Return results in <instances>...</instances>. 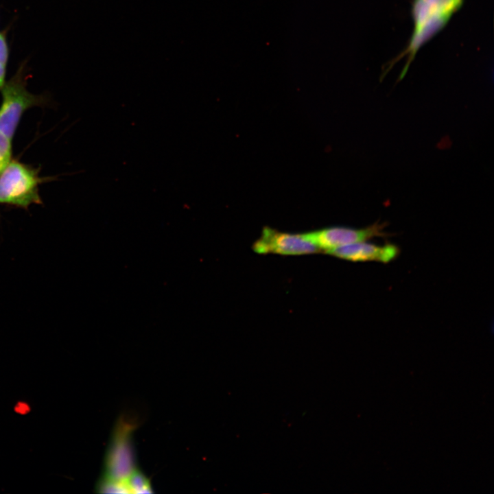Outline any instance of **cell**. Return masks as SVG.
<instances>
[{
	"label": "cell",
	"mask_w": 494,
	"mask_h": 494,
	"mask_svg": "<svg viewBox=\"0 0 494 494\" xmlns=\"http://www.w3.org/2000/svg\"><path fill=\"white\" fill-rule=\"evenodd\" d=\"M464 0H414L412 16L414 29L410 41L403 56L407 57L399 80L405 75L410 64L419 49L438 33L451 15L462 5Z\"/></svg>",
	"instance_id": "cell-1"
},
{
	"label": "cell",
	"mask_w": 494,
	"mask_h": 494,
	"mask_svg": "<svg viewBox=\"0 0 494 494\" xmlns=\"http://www.w3.org/2000/svg\"><path fill=\"white\" fill-rule=\"evenodd\" d=\"M25 62L0 89V131L12 139L23 113L29 108L43 104L44 98L30 93L26 89Z\"/></svg>",
	"instance_id": "cell-2"
},
{
	"label": "cell",
	"mask_w": 494,
	"mask_h": 494,
	"mask_svg": "<svg viewBox=\"0 0 494 494\" xmlns=\"http://www.w3.org/2000/svg\"><path fill=\"white\" fill-rule=\"evenodd\" d=\"M137 423L121 416L117 421L107 448L102 476L125 481L137 469L132 434Z\"/></svg>",
	"instance_id": "cell-3"
},
{
	"label": "cell",
	"mask_w": 494,
	"mask_h": 494,
	"mask_svg": "<svg viewBox=\"0 0 494 494\" xmlns=\"http://www.w3.org/2000/svg\"><path fill=\"white\" fill-rule=\"evenodd\" d=\"M38 171L16 161H10L0 174V203L22 208L40 204Z\"/></svg>",
	"instance_id": "cell-4"
},
{
	"label": "cell",
	"mask_w": 494,
	"mask_h": 494,
	"mask_svg": "<svg viewBox=\"0 0 494 494\" xmlns=\"http://www.w3.org/2000/svg\"><path fill=\"white\" fill-rule=\"evenodd\" d=\"M386 225L378 221L362 228L346 226H330L311 232L301 233V235L324 252L351 243L366 241L377 237H386Z\"/></svg>",
	"instance_id": "cell-5"
},
{
	"label": "cell",
	"mask_w": 494,
	"mask_h": 494,
	"mask_svg": "<svg viewBox=\"0 0 494 494\" xmlns=\"http://www.w3.org/2000/svg\"><path fill=\"white\" fill-rule=\"evenodd\" d=\"M252 249L259 254L283 255H309L320 251L301 234L280 232L267 226L263 228L260 237L253 244Z\"/></svg>",
	"instance_id": "cell-6"
},
{
	"label": "cell",
	"mask_w": 494,
	"mask_h": 494,
	"mask_svg": "<svg viewBox=\"0 0 494 494\" xmlns=\"http://www.w3.org/2000/svg\"><path fill=\"white\" fill-rule=\"evenodd\" d=\"M325 252L351 261H378L387 263L399 256L400 248L393 244L378 245L366 240L339 246Z\"/></svg>",
	"instance_id": "cell-7"
},
{
	"label": "cell",
	"mask_w": 494,
	"mask_h": 494,
	"mask_svg": "<svg viewBox=\"0 0 494 494\" xmlns=\"http://www.w3.org/2000/svg\"><path fill=\"white\" fill-rule=\"evenodd\" d=\"M130 493L143 494L152 493L153 491L148 478L138 469H136L125 480Z\"/></svg>",
	"instance_id": "cell-8"
},
{
	"label": "cell",
	"mask_w": 494,
	"mask_h": 494,
	"mask_svg": "<svg viewBox=\"0 0 494 494\" xmlns=\"http://www.w3.org/2000/svg\"><path fill=\"white\" fill-rule=\"evenodd\" d=\"M95 491L100 493H130L125 481H118L104 476L96 483Z\"/></svg>",
	"instance_id": "cell-9"
},
{
	"label": "cell",
	"mask_w": 494,
	"mask_h": 494,
	"mask_svg": "<svg viewBox=\"0 0 494 494\" xmlns=\"http://www.w3.org/2000/svg\"><path fill=\"white\" fill-rule=\"evenodd\" d=\"M9 55L10 48L7 40L6 30L0 31V89L5 82Z\"/></svg>",
	"instance_id": "cell-10"
},
{
	"label": "cell",
	"mask_w": 494,
	"mask_h": 494,
	"mask_svg": "<svg viewBox=\"0 0 494 494\" xmlns=\"http://www.w3.org/2000/svg\"><path fill=\"white\" fill-rule=\"evenodd\" d=\"M12 139L0 131V174L11 161Z\"/></svg>",
	"instance_id": "cell-11"
}]
</instances>
